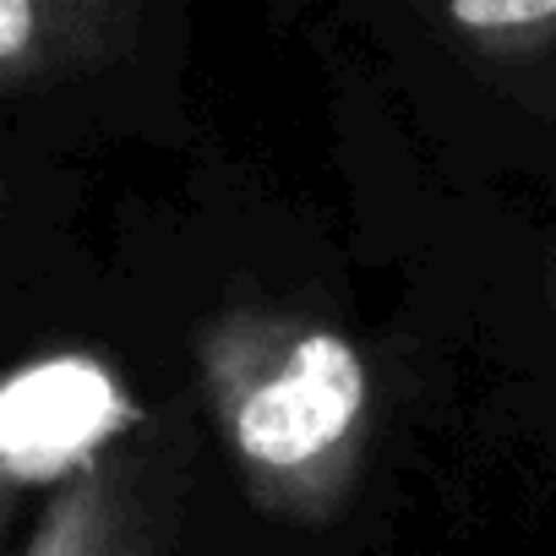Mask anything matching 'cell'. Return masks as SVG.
Segmentation results:
<instances>
[{"instance_id":"obj_3","label":"cell","mask_w":556,"mask_h":556,"mask_svg":"<svg viewBox=\"0 0 556 556\" xmlns=\"http://www.w3.org/2000/svg\"><path fill=\"white\" fill-rule=\"evenodd\" d=\"M23 556H153L142 458L121 442L61 475L28 529Z\"/></svg>"},{"instance_id":"obj_4","label":"cell","mask_w":556,"mask_h":556,"mask_svg":"<svg viewBox=\"0 0 556 556\" xmlns=\"http://www.w3.org/2000/svg\"><path fill=\"white\" fill-rule=\"evenodd\" d=\"M437 23L480 61L529 66L556 55V0H458Z\"/></svg>"},{"instance_id":"obj_1","label":"cell","mask_w":556,"mask_h":556,"mask_svg":"<svg viewBox=\"0 0 556 556\" xmlns=\"http://www.w3.org/2000/svg\"><path fill=\"white\" fill-rule=\"evenodd\" d=\"M240 491L285 523H328L366 469L377 388L350 333L290 306H224L191 339Z\"/></svg>"},{"instance_id":"obj_5","label":"cell","mask_w":556,"mask_h":556,"mask_svg":"<svg viewBox=\"0 0 556 556\" xmlns=\"http://www.w3.org/2000/svg\"><path fill=\"white\" fill-rule=\"evenodd\" d=\"M28 469L23 464H12L7 453H0V551H7V540H12V529H17V507H23V491H28Z\"/></svg>"},{"instance_id":"obj_2","label":"cell","mask_w":556,"mask_h":556,"mask_svg":"<svg viewBox=\"0 0 556 556\" xmlns=\"http://www.w3.org/2000/svg\"><path fill=\"white\" fill-rule=\"evenodd\" d=\"M121 0H0V93H45L104 72L131 50Z\"/></svg>"}]
</instances>
